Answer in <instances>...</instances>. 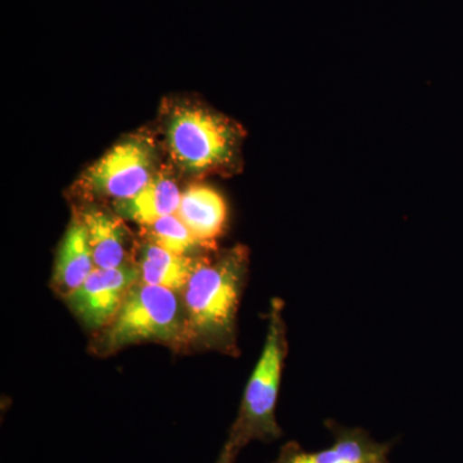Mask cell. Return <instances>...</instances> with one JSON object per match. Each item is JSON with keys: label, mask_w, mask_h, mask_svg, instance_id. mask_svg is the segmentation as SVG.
<instances>
[{"label": "cell", "mask_w": 463, "mask_h": 463, "mask_svg": "<svg viewBox=\"0 0 463 463\" xmlns=\"http://www.w3.org/2000/svg\"><path fill=\"white\" fill-rule=\"evenodd\" d=\"M249 254L243 246L203 257L182 292L185 345L234 355L237 313L248 279Z\"/></svg>", "instance_id": "obj_1"}, {"label": "cell", "mask_w": 463, "mask_h": 463, "mask_svg": "<svg viewBox=\"0 0 463 463\" xmlns=\"http://www.w3.org/2000/svg\"><path fill=\"white\" fill-rule=\"evenodd\" d=\"M334 443L318 452H307L295 441L282 447L273 463H390V444L377 443L364 429L326 422Z\"/></svg>", "instance_id": "obj_7"}, {"label": "cell", "mask_w": 463, "mask_h": 463, "mask_svg": "<svg viewBox=\"0 0 463 463\" xmlns=\"http://www.w3.org/2000/svg\"><path fill=\"white\" fill-rule=\"evenodd\" d=\"M176 215L203 246H210L227 224V203L214 188L192 185L182 192Z\"/></svg>", "instance_id": "obj_8"}, {"label": "cell", "mask_w": 463, "mask_h": 463, "mask_svg": "<svg viewBox=\"0 0 463 463\" xmlns=\"http://www.w3.org/2000/svg\"><path fill=\"white\" fill-rule=\"evenodd\" d=\"M240 137V130L227 118L194 108L176 109L167 128V145L174 161L191 172L231 164Z\"/></svg>", "instance_id": "obj_4"}, {"label": "cell", "mask_w": 463, "mask_h": 463, "mask_svg": "<svg viewBox=\"0 0 463 463\" xmlns=\"http://www.w3.org/2000/svg\"><path fill=\"white\" fill-rule=\"evenodd\" d=\"M152 341L184 346V310L176 292L139 281L128 292L111 323L97 332L93 349L108 355Z\"/></svg>", "instance_id": "obj_3"}, {"label": "cell", "mask_w": 463, "mask_h": 463, "mask_svg": "<svg viewBox=\"0 0 463 463\" xmlns=\"http://www.w3.org/2000/svg\"><path fill=\"white\" fill-rule=\"evenodd\" d=\"M145 231L148 242L174 254L190 255L192 250L203 245L176 214L164 216L155 223L146 225Z\"/></svg>", "instance_id": "obj_13"}, {"label": "cell", "mask_w": 463, "mask_h": 463, "mask_svg": "<svg viewBox=\"0 0 463 463\" xmlns=\"http://www.w3.org/2000/svg\"><path fill=\"white\" fill-rule=\"evenodd\" d=\"M139 281L138 264L132 261L118 268H96L80 288L63 298L85 328L99 332L111 323L128 292Z\"/></svg>", "instance_id": "obj_5"}, {"label": "cell", "mask_w": 463, "mask_h": 463, "mask_svg": "<svg viewBox=\"0 0 463 463\" xmlns=\"http://www.w3.org/2000/svg\"><path fill=\"white\" fill-rule=\"evenodd\" d=\"M283 307V301L277 298L270 303L263 352L250 376L239 414L224 444L236 455L251 441L270 443L283 435L276 417L283 365L288 350Z\"/></svg>", "instance_id": "obj_2"}, {"label": "cell", "mask_w": 463, "mask_h": 463, "mask_svg": "<svg viewBox=\"0 0 463 463\" xmlns=\"http://www.w3.org/2000/svg\"><path fill=\"white\" fill-rule=\"evenodd\" d=\"M181 199L182 192L172 175L158 173L139 194L129 200L116 201L115 207L120 218L146 227L164 216L176 214Z\"/></svg>", "instance_id": "obj_10"}, {"label": "cell", "mask_w": 463, "mask_h": 463, "mask_svg": "<svg viewBox=\"0 0 463 463\" xmlns=\"http://www.w3.org/2000/svg\"><path fill=\"white\" fill-rule=\"evenodd\" d=\"M154 176L152 151L145 142L132 139L109 149L84 176V185L97 196L116 201L139 194Z\"/></svg>", "instance_id": "obj_6"}, {"label": "cell", "mask_w": 463, "mask_h": 463, "mask_svg": "<svg viewBox=\"0 0 463 463\" xmlns=\"http://www.w3.org/2000/svg\"><path fill=\"white\" fill-rule=\"evenodd\" d=\"M88 240L96 268H118L129 263L127 259V232L120 218L99 209L83 213Z\"/></svg>", "instance_id": "obj_11"}, {"label": "cell", "mask_w": 463, "mask_h": 463, "mask_svg": "<svg viewBox=\"0 0 463 463\" xmlns=\"http://www.w3.org/2000/svg\"><path fill=\"white\" fill-rule=\"evenodd\" d=\"M203 259L174 254L147 242L138 264L141 282L169 288L181 295Z\"/></svg>", "instance_id": "obj_12"}, {"label": "cell", "mask_w": 463, "mask_h": 463, "mask_svg": "<svg viewBox=\"0 0 463 463\" xmlns=\"http://www.w3.org/2000/svg\"><path fill=\"white\" fill-rule=\"evenodd\" d=\"M236 457L237 455L233 452V450H231L230 448L224 446L216 463H234Z\"/></svg>", "instance_id": "obj_14"}, {"label": "cell", "mask_w": 463, "mask_h": 463, "mask_svg": "<svg viewBox=\"0 0 463 463\" xmlns=\"http://www.w3.org/2000/svg\"><path fill=\"white\" fill-rule=\"evenodd\" d=\"M94 269L87 228L81 218H76L58 249L52 285L60 297L66 298L80 288Z\"/></svg>", "instance_id": "obj_9"}]
</instances>
